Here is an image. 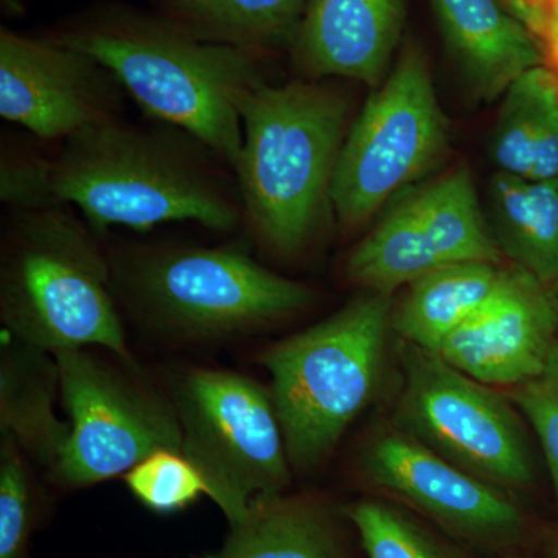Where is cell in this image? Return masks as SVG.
I'll return each mask as SVG.
<instances>
[{
  "label": "cell",
  "instance_id": "cell-10",
  "mask_svg": "<svg viewBox=\"0 0 558 558\" xmlns=\"http://www.w3.org/2000/svg\"><path fill=\"white\" fill-rule=\"evenodd\" d=\"M69 438L53 465L54 480L86 487L126 475L161 450L182 451L171 399L95 357L87 349L54 352Z\"/></svg>",
  "mask_w": 558,
  "mask_h": 558
},
{
  "label": "cell",
  "instance_id": "cell-17",
  "mask_svg": "<svg viewBox=\"0 0 558 558\" xmlns=\"http://www.w3.org/2000/svg\"><path fill=\"white\" fill-rule=\"evenodd\" d=\"M60 366L51 352L3 332L0 347V433L14 438L27 458L57 464L69 422L57 416Z\"/></svg>",
  "mask_w": 558,
  "mask_h": 558
},
{
  "label": "cell",
  "instance_id": "cell-22",
  "mask_svg": "<svg viewBox=\"0 0 558 558\" xmlns=\"http://www.w3.org/2000/svg\"><path fill=\"white\" fill-rule=\"evenodd\" d=\"M341 510L357 531L360 545L368 558H464L391 502L360 499Z\"/></svg>",
  "mask_w": 558,
  "mask_h": 558
},
{
  "label": "cell",
  "instance_id": "cell-18",
  "mask_svg": "<svg viewBox=\"0 0 558 558\" xmlns=\"http://www.w3.org/2000/svg\"><path fill=\"white\" fill-rule=\"evenodd\" d=\"M343 510L311 495H281L250 510L208 558H348Z\"/></svg>",
  "mask_w": 558,
  "mask_h": 558
},
{
  "label": "cell",
  "instance_id": "cell-9",
  "mask_svg": "<svg viewBox=\"0 0 558 558\" xmlns=\"http://www.w3.org/2000/svg\"><path fill=\"white\" fill-rule=\"evenodd\" d=\"M398 427L459 468L513 492L531 486L534 454L512 400L435 352L400 341Z\"/></svg>",
  "mask_w": 558,
  "mask_h": 558
},
{
  "label": "cell",
  "instance_id": "cell-16",
  "mask_svg": "<svg viewBox=\"0 0 558 558\" xmlns=\"http://www.w3.org/2000/svg\"><path fill=\"white\" fill-rule=\"evenodd\" d=\"M451 60L473 97L495 101L521 73L546 64L531 32L497 0H429Z\"/></svg>",
  "mask_w": 558,
  "mask_h": 558
},
{
  "label": "cell",
  "instance_id": "cell-11",
  "mask_svg": "<svg viewBox=\"0 0 558 558\" xmlns=\"http://www.w3.org/2000/svg\"><path fill=\"white\" fill-rule=\"evenodd\" d=\"M501 263L465 165L402 197L349 255L347 275L365 292H392L449 264Z\"/></svg>",
  "mask_w": 558,
  "mask_h": 558
},
{
  "label": "cell",
  "instance_id": "cell-24",
  "mask_svg": "<svg viewBox=\"0 0 558 558\" xmlns=\"http://www.w3.org/2000/svg\"><path fill=\"white\" fill-rule=\"evenodd\" d=\"M132 497L160 515L182 512L205 495L207 481L182 451L161 450L124 475Z\"/></svg>",
  "mask_w": 558,
  "mask_h": 558
},
{
  "label": "cell",
  "instance_id": "cell-5",
  "mask_svg": "<svg viewBox=\"0 0 558 558\" xmlns=\"http://www.w3.org/2000/svg\"><path fill=\"white\" fill-rule=\"evenodd\" d=\"M60 40L108 70L154 119L174 124L236 167L240 101L263 83L247 47L146 27L90 28Z\"/></svg>",
  "mask_w": 558,
  "mask_h": 558
},
{
  "label": "cell",
  "instance_id": "cell-8",
  "mask_svg": "<svg viewBox=\"0 0 558 558\" xmlns=\"http://www.w3.org/2000/svg\"><path fill=\"white\" fill-rule=\"evenodd\" d=\"M128 292L160 328L190 339L242 336L288 318L314 301L238 250H157L124 269Z\"/></svg>",
  "mask_w": 558,
  "mask_h": 558
},
{
  "label": "cell",
  "instance_id": "cell-30",
  "mask_svg": "<svg viewBox=\"0 0 558 558\" xmlns=\"http://www.w3.org/2000/svg\"><path fill=\"white\" fill-rule=\"evenodd\" d=\"M193 2H201V0H193Z\"/></svg>",
  "mask_w": 558,
  "mask_h": 558
},
{
  "label": "cell",
  "instance_id": "cell-25",
  "mask_svg": "<svg viewBox=\"0 0 558 558\" xmlns=\"http://www.w3.org/2000/svg\"><path fill=\"white\" fill-rule=\"evenodd\" d=\"M0 435V558H28L35 498L27 454L10 435Z\"/></svg>",
  "mask_w": 558,
  "mask_h": 558
},
{
  "label": "cell",
  "instance_id": "cell-19",
  "mask_svg": "<svg viewBox=\"0 0 558 558\" xmlns=\"http://www.w3.org/2000/svg\"><path fill=\"white\" fill-rule=\"evenodd\" d=\"M498 172L529 180L558 179V72L542 64L509 84L490 145Z\"/></svg>",
  "mask_w": 558,
  "mask_h": 558
},
{
  "label": "cell",
  "instance_id": "cell-26",
  "mask_svg": "<svg viewBox=\"0 0 558 558\" xmlns=\"http://www.w3.org/2000/svg\"><path fill=\"white\" fill-rule=\"evenodd\" d=\"M509 399L537 436L558 499V341L542 374L510 388Z\"/></svg>",
  "mask_w": 558,
  "mask_h": 558
},
{
  "label": "cell",
  "instance_id": "cell-29",
  "mask_svg": "<svg viewBox=\"0 0 558 558\" xmlns=\"http://www.w3.org/2000/svg\"><path fill=\"white\" fill-rule=\"evenodd\" d=\"M553 286V289H554V292H556V296H557V300H558V279L556 282H554V284H550Z\"/></svg>",
  "mask_w": 558,
  "mask_h": 558
},
{
  "label": "cell",
  "instance_id": "cell-14",
  "mask_svg": "<svg viewBox=\"0 0 558 558\" xmlns=\"http://www.w3.org/2000/svg\"><path fill=\"white\" fill-rule=\"evenodd\" d=\"M558 341V300L553 286L508 263L498 292L435 352L490 387L534 379Z\"/></svg>",
  "mask_w": 558,
  "mask_h": 558
},
{
  "label": "cell",
  "instance_id": "cell-3",
  "mask_svg": "<svg viewBox=\"0 0 558 558\" xmlns=\"http://www.w3.org/2000/svg\"><path fill=\"white\" fill-rule=\"evenodd\" d=\"M5 332L44 351L102 348L135 366L90 231L65 207L21 209L2 247Z\"/></svg>",
  "mask_w": 558,
  "mask_h": 558
},
{
  "label": "cell",
  "instance_id": "cell-6",
  "mask_svg": "<svg viewBox=\"0 0 558 558\" xmlns=\"http://www.w3.org/2000/svg\"><path fill=\"white\" fill-rule=\"evenodd\" d=\"M182 453L230 527L260 502L284 495L290 465L269 389L233 371L190 368L172 380Z\"/></svg>",
  "mask_w": 558,
  "mask_h": 558
},
{
  "label": "cell",
  "instance_id": "cell-21",
  "mask_svg": "<svg viewBox=\"0 0 558 558\" xmlns=\"http://www.w3.org/2000/svg\"><path fill=\"white\" fill-rule=\"evenodd\" d=\"M492 238L512 266L546 284L558 279V179L529 180L495 172L487 186Z\"/></svg>",
  "mask_w": 558,
  "mask_h": 558
},
{
  "label": "cell",
  "instance_id": "cell-2",
  "mask_svg": "<svg viewBox=\"0 0 558 558\" xmlns=\"http://www.w3.org/2000/svg\"><path fill=\"white\" fill-rule=\"evenodd\" d=\"M236 170L256 233L293 255L317 230L347 137L348 102L314 83L258 86L240 101Z\"/></svg>",
  "mask_w": 558,
  "mask_h": 558
},
{
  "label": "cell",
  "instance_id": "cell-1",
  "mask_svg": "<svg viewBox=\"0 0 558 558\" xmlns=\"http://www.w3.org/2000/svg\"><path fill=\"white\" fill-rule=\"evenodd\" d=\"M53 160H3L0 196L20 209L65 207L90 230L197 222L230 230L236 208L215 180L168 140L112 119L64 140Z\"/></svg>",
  "mask_w": 558,
  "mask_h": 558
},
{
  "label": "cell",
  "instance_id": "cell-15",
  "mask_svg": "<svg viewBox=\"0 0 558 558\" xmlns=\"http://www.w3.org/2000/svg\"><path fill=\"white\" fill-rule=\"evenodd\" d=\"M403 21V0H306L295 33L296 60L312 76L377 89L388 76Z\"/></svg>",
  "mask_w": 558,
  "mask_h": 558
},
{
  "label": "cell",
  "instance_id": "cell-12",
  "mask_svg": "<svg viewBox=\"0 0 558 558\" xmlns=\"http://www.w3.org/2000/svg\"><path fill=\"white\" fill-rule=\"evenodd\" d=\"M357 468L371 488L465 545L505 553L526 534V513L512 492L459 468L398 425L371 433Z\"/></svg>",
  "mask_w": 558,
  "mask_h": 558
},
{
  "label": "cell",
  "instance_id": "cell-31",
  "mask_svg": "<svg viewBox=\"0 0 558 558\" xmlns=\"http://www.w3.org/2000/svg\"><path fill=\"white\" fill-rule=\"evenodd\" d=\"M510 558H523V557H510Z\"/></svg>",
  "mask_w": 558,
  "mask_h": 558
},
{
  "label": "cell",
  "instance_id": "cell-28",
  "mask_svg": "<svg viewBox=\"0 0 558 558\" xmlns=\"http://www.w3.org/2000/svg\"><path fill=\"white\" fill-rule=\"evenodd\" d=\"M543 554H545V558H558V526L546 538Z\"/></svg>",
  "mask_w": 558,
  "mask_h": 558
},
{
  "label": "cell",
  "instance_id": "cell-27",
  "mask_svg": "<svg viewBox=\"0 0 558 558\" xmlns=\"http://www.w3.org/2000/svg\"><path fill=\"white\" fill-rule=\"evenodd\" d=\"M510 13L531 32L546 65L558 72V0H505Z\"/></svg>",
  "mask_w": 558,
  "mask_h": 558
},
{
  "label": "cell",
  "instance_id": "cell-23",
  "mask_svg": "<svg viewBox=\"0 0 558 558\" xmlns=\"http://www.w3.org/2000/svg\"><path fill=\"white\" fill-rule=\"evenodd\" d=\"M202 20L222 43L267 46L296 33L306 0H201Z\"/></svg>",
  "mask_w": 558,
  "mask_h": 558
},
{
  "label": "cell",
  "instance_id": "cell-7",
  "mask_svg": "<svg viewBox=\"0 0 558 558\" xmlns=\"http://www.w3.org/2000/svg\"><path fill=\"white\" fill-rule=\"evenodd\" d=\"M449 145L427 58L410 46L344 137L329 191L341 226H363L433 170Z\"/></svg>",
  "mask_w": 558,
  "mask_h": 558
},
{
  "label": "cell",
  "instance_id": "cell-20",
  "mask_svg": "<svg viewBox=\"0 0 558 558\" xmlns=\"http://www.w3.org/2000/svg\"><path fill=\"white\" fill-rule=\"evenodd\" d=\"M508 264L468 260L414 279L392 307L391 329L400 341L438 352L440 344L501 288Z\"/></svg>",
  "mask_w": 558,
  "mask_h": 558
},
{
  "label": "cell",
  "instance_id": "cell-13",
  "mask_svg": "<svg viewBox=\"0 0 558 558\" xmlns=\"http://www.w3.org/2000/svg\"><path fill=\"white\" fill-rule=\"evenodd\" d=\"M116 78L83 51L2 31L0 116L43 140L112 119Z\"/></svg>",
  "mask_w": 558,
  "mask_h": 558
},
{
  "label": "cell",
  "instance_id": "cell-4",
  "mask_svg": "<svg viewBox=\"0 0 558 558\" xmlns=\"http://www.w3.org/2000/svg\"><path fill=\"white\" fill-rule=\"evenodd\" d=\"M391 296L365 292L260 357L292 469L322 465L376 395L392 330Z\"/></svg>",
  "mask_w": 558,
  "mask_h": 558
}]
</instances>
